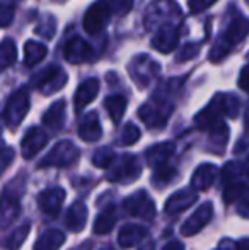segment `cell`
<instances>
[{
	"mask_svg": "<svg viewBox=\"0 0 249 250\" xmlns=\"http://www.w3.org/2000/svg\"><path fill=\"white\" fill-rule=\"evenodd\" d=\"M239 112V99L232 94H217L208 105L195 118V123L202 129H212L215 125H219L222 116L236 118Z\"/></svg>",
	"mask_w": 249,
	"mask_h": 250,
	"instance_id": "1",
	"label": "cell"
},
{
	"mask_svg": "<svg viewBox=\"0 0 249 250\" xmlns=\"http://www.w3.org/2000/svg\"><path fill=\"white\" fill-rule=\"evenodd\" d=\"M249 33V21L243 16L234 17L232 22L227 26V29L220 34V38L217 40L215 46H213L212 53H210V60L212 62H220L222 58H226L230 53L236 44H239Z\"/></svg>",
	"mask_w": 249,
	"mask_h": 250,
	"instance_id": "2",
	"label": "cell"
},
{
	"mask_svg": "<svg viewBox=\"0 0 249 250\" xmlns=\"http://www.w3.org/2000/svg\"><path fill=\"white\" fill-rule=\"evenodd\" d=\"M173 19H181V10L174 0H156L147 7L145 12V27L154 29L156 26H164V24L173 22Z\"/></svg>",
	"mask_w": 249,
	"mask_h": 250,
	"instance_id": "3",
	"label": "cell"
},
{
	"mask_svg": "<svg viewBox=\"0 0 249 250\" xmlns=\"http://www.w3.org/2000/svg\"><path fill=\"white\" fill-rule=\"evenodd\" d=\"M111 16H113V9L110 5V0H96L84 16L86 33L91 34V36H97L110 22Z\"/></svg>",
	"mask_w": 249,
	"mask_h": 250,
	"instance_id": "4",
	"label": "cell"
},
{
	"mask_svg": "<svg viewBox=\"0 0 249 250\" xmlns=\"http://www.w3.org/2000/svg\"><path fill=\"white\" fill-rule=\"evenodd\" d=\"M173 104L162 99L149 101L138 109V116L149 128H162L166 126L169 116L173 114Z\"/></svg>",
	"mask_w": 249,
	"mask_h": 250,
	"instance_id": "5",
	"label": "cell"
},
{
	"mask_svg": "<svg viewBox=\"0 0 249 250\" xmlns=\"http://www.w3.org/2000/svg\"><path fill=\"white\" fill-rule=\"evenodd\" d=\"M27 111H29V92L26 87H23L17 92H14L10 99L7 101L5 111H3V121L10 129H16L26 118Z\"/></svg>",
	"mask_w": 249,
	"mask_h": 250,
	"instance_id": "6",
	"label": "cell"
},
{
	"mask_svg": "<svg viewBox=\"0 0 249 250\" xmlns=\"http://www.w3.org/2000/svg\"><path fill=\"white\" fill-rule=\"evenodd\" d=\"M142 167L138 164V158L133 155H121L114 158V162L110 165L106 177L113 182H133L140 177Z\"/></svg>",
	"mask_w": 249,
	"mask_h": 250,
	"instance_id": "7",
	"label": "cell"
},
{
	"mask_svg": "<svg viewBox=\"0 0 249 250\" xmlns=\"http://www.w3.org/2000/svg\"><path fill=\"white\" fill-rule=\"evenodd\" d=\"M77 158H79V148L68 140H63V142H58L50 150V153L40 162V167H68L75 164Z\"/></svg>",
	"mask_w": 249,
	"mask_h": 250,
	"instance_id": "8",
	"label": "cell"
},
{
	"mask_svg": "<svg viewBox=\"0 0 249 250\" xmlns=\"http://www.w3.org/2000/svg\"><path fill=\"white\" fill-rule=\"evenodd\" d=\"M67 80H68V77L62 66L50 65L36 77V89L43 92L45 96H50V94H55L63 89Z\"/></svg>",
	"mask_w": 249,
	"mask_h": 250,
	"instance_id": "9",
	"label": "cell"
},
{
	"mask_svg": "<svg viewBox=\"0 0 249 250\" xmlns=\"http://www.w3.org/2000/svg\"><path fill=\"white\" fill-rule=\"evenodd\" d=\"M160 72V66L157 62H154L150 56L138 55L130 63V73L138 87H147L149 82Z\"/></svg>",
	"mask_w": 249,
	"mask_h": 250,
	"instance_id": "10",
	"label": "cell"
},
{
	"mask_svg": "<svg viewBox=\"0 0 249 250\" xmlns=\"http://www.w3.org/2000/svg\"><path fill=\"white\" fill-rule=\"evenodd\" d=\"M123 208L128 214L135 218H142L145 221L154 220V216H156V204L145 191H138L130 196L128 199H125Z\"/></svg>",
	"mask_w": 249,
	"mask_h": 250,
	"instance_id": "11",
	"label": "cell"
},
{
	"mask_svg": "<svg viewBox=\"0 0 249 250\" xmlns=\"http://www.w3.org/2000/svg\"><path fill=\"white\" fill-rule=\"evenodd\" d=\"M21 214L19 192H10L7 188L0 196V228H7L17 220Z\"/></svg>",
	"mask_w": 249,
	"mask_h": 250,
	"instance_id": "12",
	"label": "cell"
},
{
	"mask_svg": "<svg viewBox=\"0 0 249 250\" xmlns=\"http://www.w3.org/2000/svg\"><path fill=\"white\" fill-rule=\"evenodd\" d=\"M63 56H65V60L68 63L79 65V63H86V62L94 60V51L87 41L75 36L67 41L65 48H63Z\"/></svg>",
	"mask_w": 249,
	"mask_h": 250,
	"instance_id": "13",
	"label": "cell"
},
{
	"mask_svg": "<svg viewBox=\"0 0 249 250\" xmlns=\"http://www.w3.org/2000/svg\"><path fill=\"white\" fill-rule=\"evenodd\" d=\"M180 29H181V26L176 22H169V24L160 26L156 33V38L152 40V46L160 53H171L178 46Z\"/></svg>",
	"mask_w": 249,
	"mask_h": 250,
	"instance_id": "14",
	"label": "cell"
},
{
	"mask_svg": "<svg viewBox=\"0 0 249 250\" xmlns=\"http://www.w3.org/2000/svg\"><path fill=\"white\" fill-rule=\"evenodd\" d=\"M213 216V206L212 203H203L195 213L186 220V223L181 227V233L186 235V237H193L198 231H202L203 228L208 225V221Z\"/></svg>",
	"mask_w": 249,
	"mask_h": 250,
	"instance_id": "15",
	"label": "cell"
},
{
	"mask_svg": "<svg viewBox=\"0 0 249 250\" xmlns=\"http://www.w3.org/2000/svg\"><path fill=\"white\" fill-rule=\"evenodd\" d=\"M46 143H48V136L43 129L41 128H29L26 135H24L23 142H21L23 157L29 160V158H33L36 153H40V151L46 146Z\"/></svg>",
	"mask_w": 249,
	"mask_h": 250,
	"instance_id": "16",
	"label": "cell"
},
{
	"mask_svg": "<svg viewBox=\"0 0 249 250\" xmlns=\"http://www.w3.org/2000/svg\"><path fill=\"white\" fill-rule=\"evenodd\" d=\"M63 201H65V191L62 188H51L38 196V206L48 216H57Z\"/></svg>",
	"mask_w": 249,
	"mask_h": 250,
	"instance_id": "17",
	"label": "cell"
},
{
	"mask_svg": "<svg viewBox=\"0 0 249 250\" xmlns=\"http://www.w3.org/2000/svg\"><path fill=\"white\" fill-rule=\"evenodd\" d=\"M97 92H99V80L97 79H89L86 82H82L79 85L75 92V97H73V104H75V111L80 112L87 104H91L94 99H96Z\"/></svg>",
	"mask_w": 249,
	"mask_h": 250,
	"instance_id": "18",
	"label": "cell"
},
{
	"mask_svg": "<svg viewBox=\"0 0 249 250\" xmlns=\"http://www.w3.org/2000/svg\"><path fill=\"white\" fill-rule=\"evenodd\" d=\"M196 199H198V194L193 192V191H189V189L174 192V194L171 196L166 203V213L167 214L181 213V211L188 209L189 206H193V204L196 203Z\"/></svg>",
	"mask_w": 249,
	"mask_h": 250,
	"instance_id": "19",
	"label": "cell"
},
{
	"mask_svg": "<svg viewBox=\"0 0 249 250\" xmlns=\"http://www.w3.org/2000/svg\"><path fill=\"white\" fill-rule=\"evenodd\" d=\"M79 136L84 142H97L103 136V128H101L97 112H89L79 125Z\"/></svg>",
	"mask_w": 249,
	"mask_h": 250,
	"instance_id": "20",
	"label": "cell"
},
{
	"mask_svg": "<svg viewBox=\"0 0 249 250\" xmlns=\"http://www.w3.org/2000/svg\"><path fill=\"white\" fill-rule=\"evenodd\" d=\"M174 153V143H169V142H164V143H159V145H154L147 150L145 153V158H147V164L150 167H162L166 165V162L171 158V155Z\"/></svg>",
	"mask_w": 249,
	"mask_h": 250,
	"instance_id": "21",
	"label": "cell"
},
{
	"mask_svg": "<svg viewBox=\"0 0 249 250\" xmlns=\"http://www.w3.org/2000/svg\"><path fill=\"white\" fill-rule=\"evenodd\" d=\"M215 177H217V167H215V165L203 164V165H200V167L195 170V174H193L191 188L195 189L196 192L205 191V189H208L210 186L213 184Z\"/></svg>",
	"mask_w": 249,
	"mask_h": 250,
	"instance_id": "22",
	"label": "cell"
},
{
	"mask_svg": "<svg viewBox=\"0 0 249 250\" xmlns=\"http://www.w3.org/2000/svg\"><path fill=\"white\" fill-rule=\"evenodd\" d=\"M145 235H147V230L140 227V225H135V223L125 225L120 230V233H118V244L123 249L135 247V245H138L140 242L143 240Z\"/></svg>",
	"mask_w": 249,
	"mask_h": 250,
	"instance_id": "23",
	"label": "cell"
},
{
	"mask_svg": "<svg viewBox=\"0 0 249 250\" xmlns=\"http://www.w3.org/2000/svg\"><path fill=\"white\" fill-rule=\"evenodd\" d=\"M86 221H87V208L84 203L77 201L67 211V216H65L67 227L72 231H82L84 227H86Z\"/></svg>",
	"mask_w": 249,
	"mask_h": 250,
	"instance_id": "24",
	"label": "cell"
},
{
	"mask_svg": "<svg viewBox=\"0 0 249 250\" xmlns=\"http://www.w3.org/2000/svg\"><path fill=\"white\" fill-rule=\"evenodd\" d=\"M43 125L51 129H60L65 125V101L60 99L50 105L43 116Z\"/></svg>",
	"mask_w": 249,
	"mask_h": 250,
	"instance_id": "25",
	"label": "cell"
},
{
	"mask_svg": "<svg viewBox=\"0 0 249 250\" xmlns=\"http://www.w3.org/2000/svg\"><path fill=\"white\" fill-rule=\"evenodd\" d=\"M65 242V235L60 230H46L34 244V250H58Z\"/></svg>",
	"mask_w": 249,
	"mask_h": 250,
	"instance_id": "26",
	"label": "cell"
},
{
	"mask_svg": "<svg viewBox=\"0 0 249 250\" xmlns=\"http://www.w3.org/2000/svg\"><path fill=\"white\" fill-rule=\"evenodd\" d=\"M46 46L43 43H38V41H27L24 44V65L26 66H34L40 62H43L45 56H46Z\"/></svg>",
	"mask_w": 249,
	"mask_h": 250,
	"instance_id": "27",
	"label": "cell"
},
{
	"mask_svg": "<svg viewBox=\"0 0 249 250\" xmlns=\"http://www.w3.org/2000/svg\"><path fill=\"white\" fill-rule=\"evenodd\" d=\"M114 223H116V211L113 209V206H110L106 211H103V213L96 218L92 230L96 235H106L113 230Z\"/></svg>",
	"mask_w": 249,
	"mask_h": 250,
	"instance_id": "28",
	"label": "cell"
},
{
	"mask_svg": "<svg viewBox=\"0 0 249 250\" xmlns=\"http://www.w3.org/2000/svg\"><path fill=\"white\" fill-rule=\"evenodd\" d=\"M104 107H106L111 121H113L114 125H118V123L121 121V118H123V114H125L126 99L123 96H120V94H116V96H110L106 101H104Z\"/></svg>",
	"mask_w": 249,
	"mask_h": 250,
	"instance_id": "29",
	"label": "cell"
},
{
	"mask_svg": "<svg viewBox=\"0 0 249 250\" xmlns=\"http://www.w3.org/2000/svg\"><path fill=\"white\" fill-rule=\"evenodd\" d=\"M17 60V48L10 38L3 40L0 43V72L5 68H9L10 65H14Z\"/></svg>",
	"mask_w": 249,
	"mask_h": 250,
	"instance_id": "30",
	"label": "cell"
},
{
	"mask_svg": "<svg viewBox=\"0 0 249 250\" xmlns=\"http://www.w3.org/2000/svg\"><path fill=\"white\" fill-rule=\"evenodd\" d=\"M29 230H31L29 223L21 225L19 228H16V230L12 231V235H9V237L5 238L3 247H5L7 250H19L21 245L24 244V240L27 238V235H29Z\"/></svg>",
	"mask_w": 249,
	"mask_h": 250,
	"instance_id": "31",
	"label": "cell"
},
{
	"mask_svg": "<svg viewBox=\"0 0 249 250\" xmlns=\"http://www.w3.org/2000/svg\"><path fill=\"white\" fill-rule=\"evenodd\" d=\"M114 158H116L114 151L111 150L110 146H104V148L97 150L96 153H94L92 164L96 165V167H101V168H110V165L114 162Z\"/></svg>",
	"mask_w": 249,
	"mask_h": 250,
	"instance_id": "32",
	"label": "cell"
},
{
	"mask_svg": "<svg viewBox=\"0 0 249 250\" xmlns=\"http://www.w3.org/2000/svg\"><path fill=\"white\" fill-rule=\"evenodd\" d=\"M176 168L169 167V165H162V167L156 168V174H154V184H157L159 188L166 186L167 182H171L176 177Z\"/></svg>",
	"mask_w": 249,
	"mask_h": 250,
	"instance_id": "33",
	"label": "cell"
},
{
	"mask_svg": "<svg viewBox=\"0 0 249 250\" xmlns=\"http://www.w3.org/2000/svg\"><path fill=\"white\" fill-rule=\"evenodd\" d=\"M248 186L244 184V182H230L229 186L226 188V192H224V199H226V203H236L237 199L241 198V196L246 192Z\"/></svg>",
	"mask_w": 249,
	"mask_h": 250,
	"instance_id": "34",
	"label": "cell"
},
{
	"mask_svg": "<svg viewBox=\"0 0 249 250\" xmlns=\"http://www.w3.org/2000/svg\"><path fill=\"white\" fill-rule=\"evenodd\" d=\"M55 31H57V21H55V17L46 16V17H43L40 26L34 29V33L46 38V40H51V38L55 36Z\"/></svg>",
	"mask_w": 249,
	"mask_h": 250,
	"instance_id": "35",
	"label": "cell"
},
{
	"mask_svg": "<svg viewBox=\"0 0 249 250\" xmlns=\"http://www.w3.org/2000/svg\"><path fill=\"white\" fill-rule=\"evenodd\" d=\"M140 138V129L136 128L135 125H126L123 133H121V143L123 145H133V143H136Z\"/></svg>",
	"mask_w": 249,
	"mask_h": 250,
	"instance_id": "36",
	"label": "cell"
},
{
	"mask_svg": "<svg viewBox=\"0 0 249 250\" xmlns=\"http://www.w3.org/2000/svg\"><path fill=\"white\" fill-rule=\"evenodd\" d=\"M14 16H16V10H14V5L7 2L0 3V27H7L10 22L14 21Z\"/></svg>",
	"mask_w": 249,
	"mask_h": 250,
	"instance_id": "37",
	"label": "cell"
},
{
	"mask_svg": "<svg viewBox=\"0 0 249 250\" xmlns=\"http://www.w3.org/2000/svg\"><path fill=\"white\" fill-rule=\"evenodd\" d=\"M14 157H16V153H14V150L9 148V146H3V148L0 150V175H2L3 172L7 170V167L14 162Z\"/></svg>",
	"mask_w": 249,
	"mask_h": 250,
	"instance_id": "38",
	"label": "cell"
},
{
	"mask_svg": "<svg viewBox=\"0 0 249 250\" xmlns=\"http://www.w3.org/2000/svg\"><path fill=\"white\" fill-rule=\"evenodd\" d=\"M198 50H200V44H193V43L184 44L183 51L178 56V62H188V60L195 58V56H198Z\"/></svg>",
	"mask_w": 249,
	"mask_h": 250,
	"instance_id": "39",
	"label": "cell"
},
{
	"mask_svg": "<svg viewBox=\"0 0 249 250\" xmlns=\"http://www.w3.org/2000/svg\"><path fill=\"white\" fill-rule=\"evenodd\" d=\"M132 3H133V0H111L110 5H111V9H113V12L123 16V14L130 12Z\"/></svg>",
	"mask_w": 249,
	"mask_h": 250,
	"instance_id": "40",
	"label": "cell"
},
{
	"mask_svg": "<svg viewBox=\"0 0 249 250\" xmlns=\"http://www.w3.org/2000/svg\"><path fill=\"white\" fill-rule=\"evenodd\" d=\"M237 203V213L243 218H249V188L246 189L243 196L236 201Z\"/></svg>",
	"mask_w": 249,
	"mask_h": 250,
	"instance_id": "41",
	"label": "cell"
},
{
	"mask_svg": "<svg viewBox=\"0 0 249 250\" xmlns=\"http://www.w3.org/2000/svg\"><path fill=\"white\" fill-rule=\"evenodd\" d=\"M217 0H188V7L193 14L202 12V10L208 9L210 5H213Z\"/></svg>",
	"mask_w": 249,
	"mask_h": 250,
	"instance_id": "42",
	"label": "cell"
},
{
	"mask_svg": "<svg viewBox=\"0 0 249 250\" xmlns=\"http://www.w3.org/2000/svg\"><path fill=\"white\" fill-rule=\"evenodd\" d=\"M239 87L249 94V63L241 70V73H239Z\"/></svg>",
	"mask_w": 249,
	"mask_h": 250,
	"instance_id": "43",
	"label": "cell"
},
{
	"mask_svg": "<svg viewBox=\"0 0 249 250\" xmlns=\"http://www.w3.org/2000/svg\"><path fill=\"white\" fill-rule=\"evenodd\" d=\"M162 250H184V247L178 240H173V242H169V244H166V247Z\"/></svg>",
	"mask_w": 249,
	"mask_h": 250,
	"instance_id": "44",
	"label": "cell"
},
{
	"mask_svg": "<svg viewBox=\"0 0 249 250\" xmlns=\"http://www.w3.org/2000/svg\"><path fill=\"white\" fill-rule=\"evenodd\" d=\"M236 250H249V238H243V240L237 242Z\"/></svg>",
	"mask_w": 249,
	"mask_h": 250,
	"instance_id": "45",
	"label": "cell"
},
{
	"mask_svg": "<svg viewBox=\"0 0 249 250\" xmlns=\"http://www.w3.org/2000/svg\"><path fill=\"white\" fill-rule=\"evenodd\" d=\"M138 250H154V244L152 242H147V244L143 245V247H140Z\"/></svg>",
	"mask_w": 249,
	"mask_h": 250,
	"instance_id": "46",
	"label": "cell"
},
{
	"mask_svg": "<svg viewBox=\"0 0 249 250\" xmlns=\"http://www.w3.org/2000/svg\"><path fill=\"white\" fill-rule=\"evenodd\" d=\"M243 172H244V174H246L248 177H249V158H248V160H246V164H244V167H243Z\"/></svg>",
	"mask_w": 249,
	"mask_h": 250,
	"instance_id": "47",
	"label": "cell"
},
{
	"mask_svg": "<svg viewBox=\"0 0 249 250\" xmlns=\"http://www.w3.org/2000/svg\"><path fill=\"white\" fill-rule=\"evenodd\" d=\"M19 2H23V0H7V3H10V5H16Z\"/></svg>",
	"mask_w": 249,
	"mask_h": 250,
	"instance_id": "48",
	"label": "cell"
},
{
	"mask_svg": "<svg viewBox=\"0 0 249 250\" xmlns=\"http://www.w3.org/2000/svg\"><path fill=\"white\" fill-rule=\"evenodd\" d=\"M3 146H5V145H3V142H2V138H0V150H2V148H3Z\"/></svg>",
	"mask_w": 249,
	"mask_h": 250,
	"instance_id": "49",
	"label": "cell"
},
{
	"mask_svg": "<svg viewBox=\"0 0 249 250\" xmlns=\"http://www.w3.org/2000/svg\"><path fill=\"white\" fill-rule=\"evenodd\" d=\"M246 123H248V126H249V112H248V121Z\"/></svg>",
	"mask_w": 249,
	"mask_h": 250,
	"instance_id": "50",
	"label": "cell"
},
{
	"mask_svg": "<svg viewBox=\"0 0 249 250\" xmlns=\"http://www.w3.org/2000/svg\"><path fill=\"white\" fill-rule=\"evenodd\" d=\"M219 250H224V249H219ZM226 250H227V249H226Z\"/></svg>",
	"mask_w": 249,
	"mask_h": 250,
	"instance_id": "51",
	"label": "cell"
},
{
	"mask_svg": "<svg viewBox=\"0 0 249 250\" xmlns=\"http://www.w3.org/2000/svg\"><path fill=\"white\" fill-rule=\"evenodd\" d=\"M246 2H248V3H249V0H246Z\"/></svg>",
	"mask_w": 249,
	"mask_h": 250,
	"instance_id": "52",
	"label": "cell"
}]
</instances>
